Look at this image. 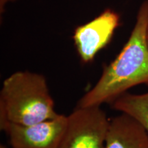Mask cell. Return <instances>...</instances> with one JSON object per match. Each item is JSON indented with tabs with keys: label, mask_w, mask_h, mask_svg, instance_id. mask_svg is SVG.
I'll return each mask as SVG.
<instances>
[{
	"label": "cell",
	"mask_w": 148,
	"mask_h": 148,
	"mask_svg": "<svg viewBox=\"0 0 148 148\" xmlns=\"http://www.w3.org/2000/svg\"><path fill=\"white\" fill-rule=\"evenodd\" d=\"M146 40H147V42L148 45V21L147 24V27H146Z\"/></svg>",
	"instance_id": "ba28073f"
},
{
	"label": "cell",
	"mask_w": 148,
	"mask_h": 148,
	"mask_svg": "<svg viewBox=\"0 0 148 148\" xmlns=\"http://www.w3.org/2000/svg\"><path fill=\"white\" fill-rule=\"evenodd\" d=\"M109 121L100 106H77L68 116L58 148H106Z\"/></svg>",
	"instance_id": "3957f363"
},
{
	"label": "cell",
	"mask_w": 148,
	"mask_h": 148,
	"mask_svg": "<svg viewBox=\"0 0 148 148\" xmlns=\"http://www.w3.org/2000/svg\"><path fill=\"white\" fill-rule=\"evenodd\" d=\"M0 148H6V147H5V146H3V145H1V147H0Z\"/></svg>",
	"instance_id": "9c48e42d"
},
{
	"label": "cell",
	"mask_w": 148,
	"mask_h": 148,
	"mask_svg": "<svg viewBox=\"0 0 148 148\" xmlns=\"http://www.w3.org/2000/svg\"><path fill=\"white\" fill-rule=\"evenodd\" d=\"M59 114L42 74L19 71L4 79L0 92V126L7 122L34 124Z\"/></svg>",
	"instance_id": "7a4b0ae2"
},
{
	"label": "cell",
	"mask_w": 148,
	"mask_h": 148,
	"mask_svg": "<svg viewBox=\"0 0 148 148\" xmlns=\"http://www.w3.org/2000/svg\"><path fill=\"white\" fill-rule=\"evenodd\" d=\"M68 123V116L60 114L54 119L31 125L5 123V132L12 148H58Z\"/></svg>",
	"instance_id": "277c9868"
},
{
	"label": "cell",
	"mask_w": 148,
	"mask_h": 148,
	"mask_svg": "<svg viewBox=\"0 0 148 148\" xmlns=\"http://www.w3.org/2000/svg\"><path fill=\"white\" fill-rule=\"evenodd\" d=\"M111 105L114 110L136 119L148 133V92L143 94L127 92L115 99Z\"/></svg>",
	"instance_id": "52a82bcc"
},
{
	"label": "cell",
	"mask_w": 148,
	"mask_h": 148,
	"mask_svg": "<svg viewBox=\"0 0 148 148\" xmlns=\"http://www.w3.org/2000/svg\"><path fill=\"white\" fill-rule=\"evenodd\" d=\"M106 148H148V133L136 119L121 112L110 119Z\"/></svg>",
	"instance_id": "8992f818"
},
{
	"label": "cell",
	"mask_w": 148,
	"mask_h": 148,
	"mask_svg": "<svg viewBox=\"0 0 148 148\" xmlns=\"http://www.w3.org/2000/svg\"><path fill=\"white\" fill-rule=\"evenodd\" d=\"M147 21L148 0H145L126 43L114 60L105 66L95 86L79 99L77 107L111 104L130 88L140 84L148 86Z\"/></svg>",
	"instance_id": "6da1fadb"
},
{
	"label": "cell",
	"mask_w": 148,
	"mask_h": 148,
	"mask_svg": "<svg viewBox=\"0 0 148 148\" xmlns=\"http://www.w3.org/2000/svg\"><path fill=\"white\" fill-rule=\"evenodd\" d=\"M119 23L118 13L106 9L90 21L75 28L74 43L83 62H91L97 53L108 45Z\"/></svg>",
	"instance_id": "5b68a950"
}]
</instances>
